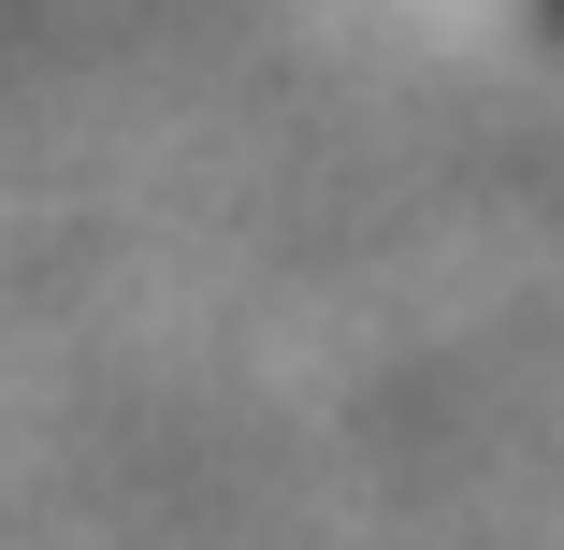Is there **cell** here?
Masks as SVG:
<instances>
[{"label":"cell","instance_id":"cell-1","mask_svg":"<svg viewBox=\"0 0 564 550\" xmlns=\"http://www.w3.org/2000/svg\"><path fill=\"white\" fill-rule=\"evenodd\" d=\"M550 15H564V0H550Z\"/></svg>","mask_w":564,"mask_h":550}]
</instances>
